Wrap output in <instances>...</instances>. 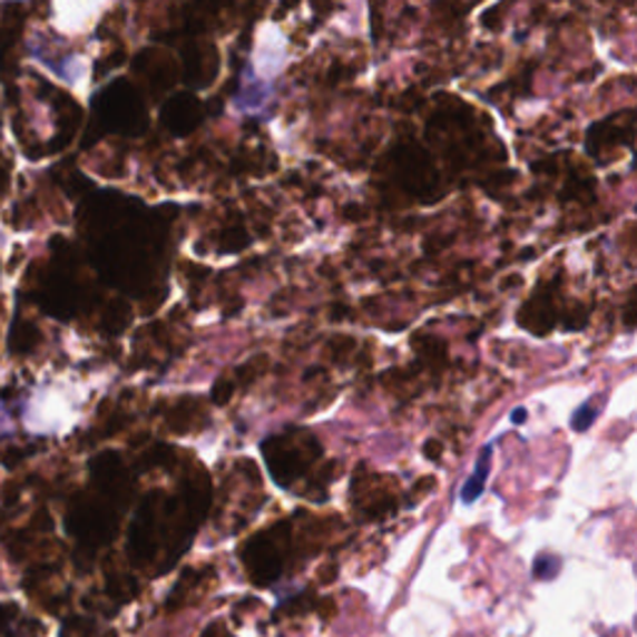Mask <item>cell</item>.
<instances>
[{
	"instance_id": "cell-1",
	"label": "cell",
	"mask_w": 637,
	"mask_h": 637,
	"mask_svg": "<svg viewBox=\"0 0 637 637\" xmlns=\"http://www.w3.org/2000/svg\"><path fill=\"white\" fill-rule=\"evenodd\" d=\"M491 455H493V445H486L483 453H481V459H478V463H476L471 478L463 483V491H461V501L463 503H473L476 498L483 496L488 473H491Z\"/></svg>"
},
{
	"instance_id": "cell-2",
	"label": "cell",
	"mask_w": 637,
	"mask_h": 637,
	"mask_svg": "<svg viewBox=\"0 0 637 637\" xmlns=\"http://www.w3.org/2000/svg\"><path fill=\"white\" fill-rule=\"evenodd\" d=\"M38 342V332H36V326H28V324H18L13 329V334H10V349L18 354H23V352H30V349L36 346Z\"/></svg>"
},
{
	"instance_id": "cell-3",
	"label": "cell",
	"mask_w": 637,
	"mask_h": 637,
	"mask_svg": "<svg viewBox=\"0 0 637 637\" xmlns=\"http://www.w3.org/2000/svg\"><path fill=\"white\" fill-rule=\"evenodd\" d=\"M592 419H596V411L586 406V411H578L576 416H572V429H576V431H586V429H590Z\"/></svg>"
},
{
	"instance_id": "cell-4",
	"label": "cell",
	"mask_w": 637,
	"mask_h": 637,
	"mask_svg": "<svg viewBox=\"0 0 637 637\" xmlns=\"http://www.w3.org/2000/svg\"><path fill=\"white\" fill-rule=\"evenodd\" d=\"M13 612H16V605H0V623L13 618Z\"/></svg>"
},
{
	"instance_id": "cell-5",
	"label": "cell",
	"mask_w": 637,
	"mask_h": 637,
	"mask_svg": "<svg viewBox=\"0 0 637 637\" xmlns=\"http://www.w3.org/2000/svg\"><path fill=\"white\" fill-rule=\"evenodd\" d=\"M513 421L518 423V421H526V411H516L513 413Z\"/></svg>"
},
{
	"instance_id": "cell-6",
	"label": "cell",
	"mask_w": 637,
	"mask_h": 637,
	"mask_svg": "<svg viewBox=\"0 0 637 637\" xmlns=\"http://www.w3.org/2000/svg\"><path fill=\"white\" fill-rule=\"evenodd\" d=\"M3 187H6V173H0V193H3Z\"/></svg>"
}]
</instances>
